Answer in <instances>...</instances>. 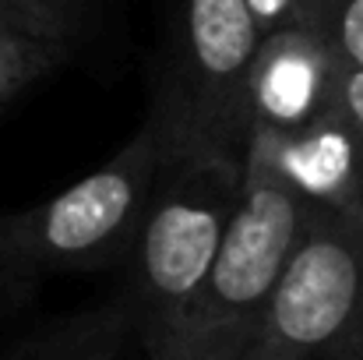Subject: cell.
Wrapping results in <instances>:
<instances>
[{
  "mask_svg": "<svg viewBox=\"0 0 363 360\" xmlns=\"http://www.w3.org/2000/svg\"><path fill=\"white\" fill-rule=\"evenodd\" d=\"M243 195V163L201 145H169L152 184L121 297L130 307L141 360L180 329Z\"/></svg>",
  "mask_w": 363,
  "mask_h": 360,
  "instance_id": "obj_1",
  "label": "cell"
},
{
  "mask_svg": "<svg viewBox=\"0 0 363 360\" xmlns=\"http://www.w3.org/2000/svg\"><path fill=\"white\" fill-rule=\"evenodd\" d=\"M169 145V127L148 114L113 159L67 191L21 212H0L4 254L35 283L123 268Z\"/></svg>",
  "mask_w": 363,
  "mask_h": 360,
  "instance_id": "obj_2",
  "label": "cell"
},
{
  "mask_svg": "<svg viewBox=\"0 0 363 360\" xmlns=\"http://www.w3.org/2000/svg\"><path fill=\"white\" fill-rule=\"evenodd\" d=\"M311 205L243 159V195L180 329L152 360H243Z\"/></svg>",
  "mask_w": 363,
  "mask_h": 360,
  "instance_id": "obj_3",
  "label": "cell"
},
{
  "mask_svg": "<svg viewBox=\"0 0 363 360\" xmlns=\"http://www.w3.org/2000/svg\"><path fill=\"white\" fill-rule=\"evenodd\" d=\"M243 0H173L148 114L177 141L247 159L243 82L257 50Z\"/></svg>",
  "mask_w": 363,
  "mask_h": 360,
  "instance_id": "obj_4",
  "label": "cell"
},
{
  "mask_svg": "<svg viewBox=\"0 0 363 360\" xmlns=\"http://www.w3.org/2000/svg\"><path fill=\"white\" fill-rule=\"evenodd\" d=\"M243 360H363V219L311 205Z\"/></svg>",
  "mask_w": 363,
  "mask_h": 360,
  "instance_id": "obj_5",
  "label": "cell"
},
{
  "mask_svg": "<svg viewBox=\"0 0 363 360\" xmlns=\"http://www.w3.org/2000/svg\"><path fill=\"white\" fill-rule=\"evenodd\" d=\"M346 64L311 28L282 25L257 39L243 82L247 141L254 134H293L332 114Z\"/></svg>",
  "mask_w": 363,
  "mask_h": 360,
  "instance_id": "obj_6",
  "label": "cell"
},
{
  "mask_svg": "<svg viewBox=\"0 0 363 360\" xmlns=\"http://www.w3.org/2000/svg\"><path fill=\"white\" fill-rule=\"evenodd\" d=\"M0 360H141V350L130 307L117 293L4 339Z\"/></svg>",
  "mask_w": 363,
  "mask_h": 360,
  "instance_id": "obj_7",
  "label": "cell"
},
{
  "mask_svg": "<svg viewBox=\"0 0 363 360\" xmlns=\"http://www.w3.org/2000/svg\"><path fill=\"white\" fill-rule=\"evenodd\" d=\"M85 25V0H0V36H28L74 46Z\"/></svg>",
  "mask_w": 363,
  "mask_h": 360,
  "instance_id": "obj_8",
  "label": "cell"
},
{
  "mask_svg": "<svg viewBox=\"0 0 363 360\" xmlns=\"http://www.w3.org/2000/svg\"><path fill=\"white\" fill-rule=\"evenodd\" d=\"M289 21L325 39L346 67H363V0H296Z\"/></svg>",
  "mask_w": 363,
  "mask_h": 360,
  "instance_id": "obj_9",
  "label": "cell"
},
{
  "mask_svg": "<svg viewBox=\"0 0 363 360\" xmlns=\"http://www.w3.org/2000/svg\"><path fill=\"white\" fill-rule=\"evenodd\" d=\"M71 57L64 43H43L28 36H0V107H7L18 92L53 75Z\"/></svg>",
  "mask_w": 363,
  "mask_h": 360,
  "instance_id": "obj_10",
  "label": "cell"
},
{
  "mask_svg": "<svg viewBox=\"0 0 363 360\" xmlns=\"http://www.w3.org/2000/svg\"><path fill=\"white\" fill-rule=\"evenodd\" d=\"M335 114H339L346 134H350L363 184V67H346L342 85H339V99H335Z\"/></svg>",
  "mask_w": 363,
  "mask_h": 360,
  "instance_id": "obj_11",
  "label": "cell"
},
{
  "mask_svg": "<svg viewBox=\"0 0 363 360\" xmlns=\"http://www.w3.org/2000/svg\"><path fill=\"white\" fill-rule=\"evenodd\" d=\"M35 293H39V283L28 279V276L4 254V247H0V318H7V315L28 307Z\"/></svg>",
  "mask_w": 363,
  "mask_h": 360,
  "instance_id": "obj_12",
  "label": "cell"
},
{
  "mask_svg": "<svg viewBox=\"0 0 363 360\" xmlns=\"http://www.w3.org/2000/svg\"><path fill=\"white\" fill-rule=\"evenodd\" d=\"M243 4H247V11H250L257 32L268 36V32L289 25V18H293V4H296V0H243Z\"/></svg>",
  "mask_w": 363,
  "mask_h": 360,
  "instance_id": "obj_13",
  "label": "cell"
}]
</instances>
